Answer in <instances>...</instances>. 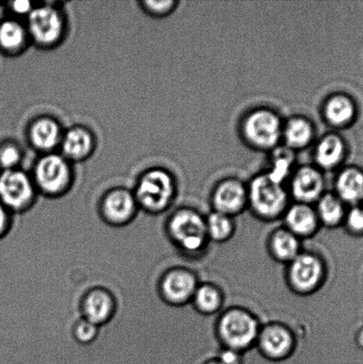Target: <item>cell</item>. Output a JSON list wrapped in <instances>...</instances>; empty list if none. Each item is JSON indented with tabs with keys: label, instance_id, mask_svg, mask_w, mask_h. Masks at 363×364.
I'll return each mask as SVG.
<instances>
[{
	"label": "cell",
	"instance_id": "obj_6",
	"mask_svg": "<svg viewBox=\"0 0 363 364\" xmlns=\"http://www.w3.org/2000/svg\"><path fill=\"white\" fill-rule=\"evenodd\" d=\"M35 187L49 198L66 195L71 188V171L67 159L50 154L42 158L35 168Z\"/></svg>",
	"mask_w": 363,
	"mask_h": 364
},
{
	"label": "cell",
	"instance_id": "obj_29",
	"mask_svg": "<svg viewBox=\"0 0 363 364\" xmlns=\"http://www.w3.org/2000/svg\"><path fill=\"white\" fill-rule=\"evenodd\" d=\"M342 228L351 237H363V205L347 207Z\"/></svg>",
	"mask_w": 363,
	"mask_h": 364
},
{
	"label": "cell",
	"instance_id": "obj_7",
	"mask_svg": "<svg viewBox=\"0 0 363 364\" xmlns=\"http://www.w3.org/2000/svg\"><path fill=\"white\" fill-rule=\"evenodd\" d=\"M36 187L26 173L19 170L0 173V203L10 213L24 212L37 200Z\"/></svg>",
	"mask_w": 363,
	"mask_h": 364
},
{
	"label": "cell",
	"instance_id": "obj_8",
	"mask_svg": "<svg viewBox=\"0 0 363 364\" xmlns=\"http://www.w3.org/2000/svg\"><path fill=\"white\" fill-rule=\"evenodd\" d=\"M197 274L187 267L174 266L163 274L159 281V294L163 301L174 308L191 304L199 285Z\"/></svg>",
	"mask_w": 363,
	"mask_h": 364
},
{
	"label": "cell",
	"instance_id": "obj_20",
	"mask_svg": "<svg viewBox=\"0 0 363 364\" xmlns=\"http://www.w3.org/2000/svg\"><path fill=\"white\" fill-rule=\"evenodd\" d=\"M325 113L330 124L337 127L350 126L357 119L358 108L354 99L346 95H336L327 102Z\"/></svg>",
	"mask_w": 363,
	"mask_h": 364
},
{
	"label": "cell",
	"instance_id": "obj_16",
	"mask_svg": "<svg viewBox=\"0 0 363 364\" xmlns=\"http://www.w3.org/2000/svg\"><path fill=\"white\" fill-rule=\"evenodd\" d=\"M325 194V181L318 170L310 166L297 171L291 182V196L296 203L313 205Z\"/></svg>",
	"mask_w": 363,
	"mask_h": 364
},
{
	"label": "cell",
	"instance_id": "obj_28",
	"mask_svg": "<svg viewBox=\"0 0 363 364\" xmlns=\"http://www.w3.org/2000/svg\"><path fill=\"white\" fill-rule=\"evenodd\" d=\"M290 149H278L273 153L271 172L268 173L270 178L281 184H283L293 166V155Z\"/></svg>",
	"mask_w": 363,
	"mask_h": 364
},
{
	"label": "cell",
	"instance_id": "obj_27",
	"mask_svg": "<svg viewBox=\"0 0 363 364\" xmlns=\"http://www.w3.org/2000/svg\"><path fill=\"white\" fill-rule=\"evenodd\" d=\"M284 137L290 149L305 147L311 141L313 127L308 120L304 119H291L284 129Z\"/></svg>",
	"mask_w": 363,
	"mask_h": 364
},
{
	"label": "cell",
	"instance_id": "obj_4",
	"mask_svg": "<svg viewBox=\"0 0 363 364\" xmlns=\"http://www.w3.org/2000/svg\"><path fill=\"white\" fill-rule=\"evenodd\" d=\"M139 208L151 214H163L172 205L175 186L166 171L155 169L141 178L134 193Z\"/></svg>",
	"mask_w": 363,
	"mask_h": 364
},
{
	"label": "cell",
	"instance_id": "obj_31",
	"mask_svg": "<svg viewBox=\"0 0 363 364\" xmlns=\"http://www.w3.org/2000/svg\"><path fill=\"white\" fill-rule=\"evenodd\" d=\"M21 159L19 147L11 142L0 146V168L5 170L14 169Z\"/></svg>",
	"mask_w": 363,
	"mask_h": 364
},
{
	"label": "cell",
	"instance_id": "obj_5",
	"mask_svg": "<svg viewBox=\"0 0 363 364\" xmlns=\"http://www.w3.org/2000/svg\"><path fill=\"white\" fill-rule=\"evenodd\" d=\"M286 267L287 285L297 295L315 294L327 279L328 271L325 260L315 252L303 251Z\"/></svg>",
	"mask_w": 363,
	"mask_h": 364
},
{
	"label": "cell",
	"instance_id": "obj_19",
	"mask_svg": "<svg viewBox=\"0 0 363 364\" xmlns=\"http://www.w3.org/2000/svg\"><path fill=\"white\" fill-rule=\"evenodd\" d=\"M315 209L322 228L335 230L342 227L347 206L335 193H325L316 203Z\"/></svg>",
	"mask_w": 363,
	"mask_h": 364
},
{
	"label": "cell",
	"instance_id": "obj_17",
	"mask_svg": "<svg viewBox=\"0 0 363 364\" xmlns=\"http://www.w3.org/2000/svg\"><path fill=\"white\" fill-rule=\"evenodd\" d=\"M268 251L276 262L288 265L303 252L302 240L287 228L280 227L269 235Z\"/></svg>",
	"mask_w": 363,
	"mask_h": 364
},
{
	"label": "cell",
	"instance_id": "obj_18",
	"mask_svg": "<svg viewBox=\"0 0 363 364\" xmlns=\"http://www.w3.org/2000/svg\"><path fill=\"white\" fill-rule=\"evenodd\" d=\"M335 194L347 207L363 205V170L347 167L337 176Z\"/></svg>",
	"mask_w": 363,
	"mask_h": 364
},
{
	"label": "cell",
	"instance_id": "obj_14",
	"mask_svg": "<svg viewBox=\"0 0 363 364\" xmlns=\"http://www.w3.org/2000/svg\"><path fill=\"white\" fill-rule=\"evenodd\" d=\"M212 210L234 218L248 206V192L240 181H223L215 188L212 196Z\"/></svg>",
	"mask_w": 363,
	"mask_h": 364
},
{
	"label": "cell",
	"instance_id": "obj_22",
	"mask_svg": "<svg viewBox=\"0 0 363 364\" xmlns=\"http://www.w3.org/2000/svg\"><path fill=\"white\" fill-rule=\"evenodd\" d=\"M225 301L222 289L215 284H199L191 304L199 314L212 316L222 310Z\"/></svg>",
	"mask_w": 363,
	"mask_h": 364
},
{
	"label": "cell",
	"instance_id": "obj_24",
	"mask_svg": "<svg viewBox=\"0 0 363 364\" xmlns=\"http://www.w3.org/2000/svg\"><path fill=\"white\" fill-rule=\"evenodd\" d=\"M60 127L55 120L44 117L38 119L30 129L31 144L39 151H50L60 141Z\"/></svg>",
	"mask_w": 363,
	"mask_h": 364
},
{
	"label": "cell",
	"instance_id": "obj_2",
	"mask_svg": "<svg viewBox=\"0 0 363 364\" xmlns=\"http://www.w3.org/2000/svg\"><path fill=\"white\" fill-rule=\"evenodd\" d=\"M261 324L258 317L243 308H231L220 316L216 335L223 348L244 354L256 347Z\"/></svg>",
	"mask_w": 363,
	"mask_h": 364
},
{
	"label": "cell",
	"instance_id": "obj_21",
	"mask_svg": "<svg viewBox=\"0 0 363 364\" xmlns=\"http://www.w3.org/2000/svg\"><path fill=\"white\" fill-rule=\"evenodd\" d=\"M94 139L90 132L83 127H74L63 139V151L66 159L83 160L91 155Z\"/></svg>",
	"mask_w": 363,
	"mask_h": 364
},
{
	"label": "cell",
	"instance_id": "obj_9",
	"mask_svg": "<svg viewBox=\"0 0 363 364\" xmlns=\"http://www.w3.org/2000/svg\"><path fill=\"white\" fill-rule=\"evenodd\" d=\"M256 348L269 361L282 362L293 355L296 338L286 324L269 323L261 326Z\"/></svg>",
	"mask_w": 363,
	"mask_h": 364
},
{
	"label": "cell",
	"instance_id": "obj_34",
	"mask_svg": "<svg viewBox=\"0 0 363 364\" xmlns=\"http://www.w3.org/2000/svg\"><path fill=\"white\" fill-rule=\"evenodd\" d=\"M13 213L0 203V239L6 237L12 224Z\"/></svg>",
	"mask_w": 363,
	"mask_h": 364
},
{
	"label": "cell",
	"instance_id": "obj_26",
	"mask_svg": "<svg viewBox=\"0 0 363 364\" xmlns=\"http://www.w3.org/2000/svg\"><path fill=\"white\" fill-rule=\"evenodd\" d=\"M28 31L13 20L0 23V49L6 53L20 51L26 43Z\"/></svg>",
	"mask_w": 363,
	"mask_h": 364
},
{
	"label": "cell",
	"instance_id": "obj_30",
	"mask_svg": "<svg viewBox=\"0 0 363 364\" xmlns=\"http://www.w3.org/2000/svg\"><path fill=\"white\" fill-rule=\"evenodd\" d=\"M99 329V326L80 317L74 324L73 336L78 343L90 344L97 338Z\"/></svg>",
	"mask_w": 363,
	"mask_h": 364
},
{
	"label": "cell",
	"instance_id": "obj_11",
	"mask_svg": "<svg viewBox=\"0 0 363 364\" xmlns=\"http://www.w3.org/2000/svg\"><path fill=\"white\" fill-rule=\"evenodd\" d=\"M99 210L107 223L123 226L134 219L140 208L134 193L119 188L105 193L99 201Z\"/></svg>",
	"mask_w": 363,
	"mask_h": 364
},
{
	"label": "cell",
	"instance_id": "obj_23",
	"mask_svg": "<svg viewBox=\"0 0 363 364\" xmlns=\"http://www.w3.org/2000/svg\"><path fill=\"white\" fill-rule=\"evenodd\" d=\"M346 151V144L342 138L337 134L327 135L316 148V161L323 168H335L343 161Z\"/></svg>",
	"mask_w": 363,
	"mask_h": 364
},
{
	"label": "cell",
	"instance_id": "obj_13",
	"mask_svg": "<svg viewBox=\"0 0 363 364\" xmlns=\"http://www.w3.org/2000/svg\"><path fill=\"white\" fill-rule=\"evenodd\" d=\"M84 319L102 326L112 318L116 312V301L112 292L102 287H94L85 292L80 305Z\"/></svg>",
	"mask_w": 363,
	"mask_h": 364
},
{
	"label": "cell",
	"instance_id": "obj_36",
	"mask_svg": "<svg viewBox=\"0 0 363 364\" xmlns=\"http://www.w3.org/2000/svg\"><path fill=\"white\" fill-rule=\"evenodd\" d=\"M355 343H357L359 348L363 350V326L357 331L355 334Z\"/></svg>",
	"mask_w": 363,
	"mask_h": 364
},
{
	"label": "cell",
	"instance_id": "obj_12",
	"mask_svg": "<svg viewBox=\"0 0 363 364\" xmlns=\"http://www.w3.org/2000/svg\"><path fill=\"white\" fill-rule=\"evenodd\" d=\"M244 131L251 144L259 148H271L282 134L279 117L269 110H258L245 120Z\"/></svg>",
	"mask_w": 363,
	"mask_h": 364
},
{
	"label": "cell",
	"instance_id": "obj_33",
	"mask_svg": "<svg viewBox=\"0 0 363 364\" xmlns=\"http://www.w3.org/2000/svg\"><path fill=\"white\" fill-rule=\"evenodd\" d=\"M217 358L223 364H244V354L233 349L223 348Z\"/></svg>",
	"mask_w": 363,
	"mask_h": 364
},
{
	"label": "cell",
	"instance_id": "obj_3",
	"mask_svg": "<svg viewBox=\"0 0 363 364\" xmlns=\"http://www.w3.org/2000/svg\"><path fill=\"white\" fill-rule=\"evenodd\" d=\"M247 192L248 206L259 220L265 223L282 220L289 207V196L283 184L268 173L262 174L252 180Z\"/></svg>",
	"mask_w": 363,
	"mask_h": 364
},
{
	"label": "cell",
	"instance_id": "obj_15",
	"mask_svg": "<svg viewBox=\"0 0 363 364\" xmlns=\"http://www.w3.org/2000/svg\"><path fill=\"white\" fill-rule=\"evenodd\" d=\"M282 220L283 227L301 240L315 237L322 228L315 207L307 203H295L289 205Z\"/></svg>",
	"mask_w": 363,
	"mask_h": 364
},
{
	"label": "cell",
	"instance_id": "obj_1",
	"mask_svg": "<svg viewBox=\"0 0 363 364\" xmlns=\"http://www.w3.org/2000/svg\"><path fill=\"white\" fill-rule=\"evenodd\" d=\"M166 231L174 248L185 257L200 256L210 244L205 217L194 209L181 208L169 214Z\"/></svg>",
	"mask_w": 363,
	"mask_h": 364
},
{
	"label": "cell",
	"instance_id": "obj_37",
	"mask_svg": "<svg viewBox=\"0 0 363 364\" xmlns=\"http://www.w3.org/2000/svg\"><path fill=\"white\" fill-rule=\"evenodd\" d=\"M204 364H223L218 358H212L206 361Z\"/></svg>",
	"mask_w": 363,
	"mask_h": 364
},
{
	"label": "cell",
	"instance_id": "obj_35",
	"mask_svg": "<svg viewBox=\"0 0 363 364\" xmlns=\"http://www.w3.org/2000/svg\"><path fill=\"white\" fill-rule=\"evenodd\" d=\"M11 9L17 14H30L32 9L31 3L28 1H16L11 4Z\"/></svg>",
	"mask_w": 363,
	"mask_h": 364
},
{
	"label": "cell",
	"instance_id": "obj_10",
	"mask_svg": "<svg viewBox=\"0 0 363 364\" xmlns=\"http://www.w3.org/2000/svg\"><path fill=\"white\" fill-rule=\"evenodd\" d=\"M64 31L63 16L55 7H36L28 16V34L37 44L49 46L59 41Z\"/></svg>",
	"mask_w": 363,
	"mask_h": 364
},
{
	"label": "cell",
	"instance_id": "obj_32",
	"mask_svg": "<svg viewBox=\"0 0 363 364\" xmlns=\"http://www.w3.org/2000/svg\"><path fill=\"white\" fill-rule=\"evenodd\" d=\"M174 4L175 3L173 1H146L144 7L148 13L156 16H163L172 10Z\"/></svg>",
	"mask_w": 363,
	"mask_h": 364
},
{
	"label": "cell",
	"instance_id": "obj_25",
	"mask_svg": "<svg viewBox=\"0 0 363 364\" xmlns=\"http://www.w3.org/2000/svg\"><path fill=\"white\" fill-rule=\"evenodd\" d=\"M205 224L210 242L222 244L229 241L236 232L234 218L215 210L205 217Z\"/></svg>",
	"mask_w": 363,
	"mask_h": 364
}]
</instances>
